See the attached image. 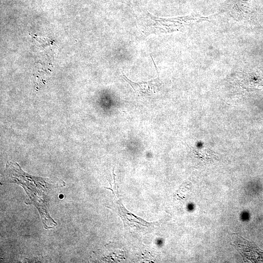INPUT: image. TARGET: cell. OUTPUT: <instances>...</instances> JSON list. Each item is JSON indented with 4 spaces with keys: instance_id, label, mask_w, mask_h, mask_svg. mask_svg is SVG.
<instances>
[{
    "instance_id": "obj_1",
    "label": "cell",
    "mask_w": 263,
    "mask_h": 263,
    "mask_svg": "<svg viewBox=\"0 0 263 263\" xmlns=\"http://www.w3.org/2000/svg\"><path fill=\"white\" fill-rule=\"evenodd\" d=\"M154 64L158 73V76L152 80L135 82L130 80L124 74H122L121 75L122 77L132 87L136 96L139 98L147 99L154 96L162 84L154 63Z\"/></svg>"
},
{
    "instance_id": "obj_2",
    "label": "cell",
    "mask_w": 263,
    "mask_h": 263,
    "mask_svg": "<svg viewBox=\"0 0 263 263\" xmlns=\"http://www.w3.org/2000/svg\"><path fill=\"white\" fill-rule=\"evenodd\" d=\"M235 244L238 245L239 250L245 259L254 262L263 261V253L248 241L239 238Z\"/></svg>"
},
{
    "instance_id": "obj_3",
    "label": "cell",
    "mask_w": 263,
    "mask_h": 263,
    "mask_svg": "<svg viewBox=\"0 0 263 263\" xmlns=\"http://www.w3.org/2000/svg\"><path fill=\"white\" fill-rule=\"evenodd\" d=\"M232 8L238 12H245L248 8V0H230Z\"/></svg>"
}]
</instances>
